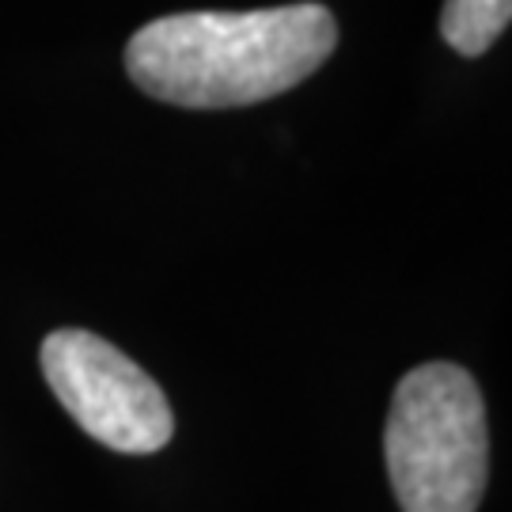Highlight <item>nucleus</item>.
Here are the masks:
<instances>
[{
  "mask_svg": "<svg viewBox=\"0 0 512 512\" xmlns=\"http://www.w3.org/2000/svg\"><path fill=\"white\" fill-rule=\"evenodd\" d=\"M334 46L338 23L311 0L255 12H179L129 38L126 73L171 107L228 110L304 84Z\"/></svg>",
  "mask_w": 512,
  "mask_h": 512,
  "instance_id": "1",
  "label": "nucleus"
},
{
  "mask_svg": "<svg viewBox=\"0 0 512 512\" xmlns=\"http://www.w3.org/2000/svg\"><path fill=\"white\" fill-rule=\"evenodd\" d=\"M384 456L403 512H478L490 429L475 376L452 361L410 368L391 395Z\"/></svg>",
  "mask_w": 512,
  "mask_h": 512,
  "instance_id": "2",
  "label": "nucleus"
},
{
  "mask_svg": "<svg viewBox=\"0 0 512 512\" xmlns=\"http://www.w3.org/2000/svg\"><path fill=\"white\" fill-rule=\"evenodd\" d=\"M42 376L69 418L122 456L164 452L175 418L160 384L137 361L92 330L61 327L42 338Z\"/></svg>",
  "mask_w": 512,
  "mask_h": 512,
  "instance_id": "3",
  "label": "nucleus"
},
{
  "mask_svg": "<svg viewBox=\"0 0 512 512\" xmlns=\"http://www.w3.org/2000/svg\"><path fill=\"white\" fill-rule=\"evenodd\" d=\"M512 19V0H444L440 35L463 57H482L505 35Z\"/></svg>",
  "mask_w": 512,
  "mask_h": 512,
  "instance_id": "4",
  "label": "nucleus"
}]
</instances>
